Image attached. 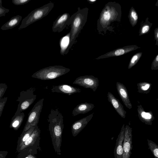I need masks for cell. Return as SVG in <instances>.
I'll return each mask as SVG.
<instances>
[{"mask_svg": "<svg viewBox=\"0 0 158 158\" xmlns=\"http://www.w3.org/2000/svg\"><path fill=\"white\" fill-rule=\"evenodd\" d=\"M8 154V151H0V158H6Z\"/></svg>", "mask_w": 158, "mask_h": 158, "instance_id": "32", "label": "cell"}, {"mask_svg": "<svg viewBox=\"0 0 158 158\" xmlns=\"http://www.w3.org/2000/svg\"><path fill=\"white\" fill-rule=\"evenodd\" d=\"M40 130L38 125L35 126L31 134L17 151L18 152L29 149H32L37 151L38 150L41 151V148L40 146Z\"/></svg>", "mask_w": 158, "mask_h": 158, "instance_id": "7", "label": "cell"}, {"mask_svg": "<svg viewBox=\"0 0 158 158\" xmlns=\"http://www.w3.org/2000/svg\"><path fill=\"white\" fill-rule=\"evenodd\" d=\"M137 85L138 92L141 94L149 93L152 88V84L146 82L138 83Z\"/></svg>", "mask_w": 158, "mask_h": 158, "instance_id": "21", "label": "cell"}, {"mask_svg": "<svg viewBox=\"0 0 158 158\" xmlns=\"http://www.w3.org/2000/svg\"><path fill=\"white\" fill-rule=\"evenodd\" d=\"M131 16L135 20H136L138 19V16L136 13L134 11H132L131 12Z\"/></svg>", "mask_w": 158, "mask_h": 158, "instance_id": "34", "label": "cell"}, {"mask_svg": "<svg viewBox=\"0 0 158 158\" xmlns=\"http://www.w3.org/2000/svg\"><path fill=\"white\" fill-rule=\"evenodd\" d=\"M94 113L75 122L71 126V131L73 137L76 136L86 126L92 118Z\"/></svg>", "mask_w": 158, "mask_h": 158, "instance_id": "12", "label": "cell"}, {"mask_svg": "<svg viewBox=\"0 0 158 158\" xmlns=\"http://www.w3.org/2000/svg\"><path fill=\"white\" fill-rule=\"evenodd\" d=\"M54 6L53 2H50L33 10L22 20L18 30L27 27L47 15L53 8Z\"/></svg>", "mask_w": 158, "mask_h": 158, "instance_id": "3", "label": "cell"}, {"mask_svg": "<svg viewBox=\"0 0 158 158\" xmlns=\"http://www.w3.org/2000/svg\"><path fill=\"white\" fill-rule=\"evenodd\" d=\"M47 119L48 130L52 139V145L56 153L61 154L62 136L64 128V119L59 109H52Z\"/></svg>", "mask_w": 158, "mask_h": 158, "instance_id": "1", "label": "cell"}, {"mask_svg": "<svg viewBox=\"0 0 158 158\" xmlns=\"http://www.w3.org/2000/svg\"><path fill=\"white\" fill-rule=\"evenodd\" d=\"M25 116L24 113L17 110L11 118L10 123V127L15 130H17L20 127Z\"/></svg>", "mask_w": 158, "mask_h": 158, "instance_id": "17", "label": "cell"}, {"mask_svg": "<svg viewBox=\"0 0 158 158\" xmlns=\"http://www.w3.org/2000/svg\"><path fill=\"white\" fill-rule=\"evenodd\" d=\"M70 16L67 12H65L59 15L54 22L52 30L54 32H60L67 26L69 25Z\"/></svg>", "mask_w": 158, "mask_h": 158, "instance_id": "10", "label": "cell"}, {"mask_svg": "<svg viewBox=\"0 0 158 158\" xmlns=\"http://www.w3.org/2000/svg\"><path fill=\"white\" fill-rule=\"evenodd\" d=\"M116 88L118 93L125 106L129 109L132 107L126 87L122 83L117 82Z\"/></svg>", "mask_w": 158, "mask_h": 158, "instance_id": "13", "label": "cell"}, {"mask_svg": "<svg viewBox=\"0 0 158 158\" xmlns=\"http://www.w3.org/2000/svg\"><path fill=\"white\" fill-rule=\"evenodd\" d=\"M73 84L85 88L91 89L95 92L99 86V80L93 75H85L77 77Z\"/></svg>", "mask_w": 158, "mask_h": 158, "instance_id": "8", "label": "cell"}, {"mask_svg": "<svg viewBox=\"0 0 158 158\" xmlns=\"http://www.w3.org/2000/svg\"><path fill=\"white\" fill-rule=\"evenodd\" d=\"M44 99L38 101L34 105L28 114V118L22 133H23L31 127L37 125L40 116L43 105Z\"/></svg>", "mask_w": 158, "mask_h": 158, "instance_id": "5", "label": "cell"}, {"mask_svg": "<svg viewBox=\"0 0 158 158\" xmlns=\"http://www.w3.org/2000/svg\"><path fill=\"white\" fill-rule=\"evenodd\" d=\"M141 53H137L132 57L129 63L128 67V69H130L136 64L141 56Z\"/></svg>", "mask_w": 158, "mask_h": 158, "instance_id": "24", "label": "cell"}, {"mask_svg": "<svg viewBox=\"0 0 158 158\" xmlns=\"http://www.w3.org/2000/svg\"><path fill=\"white\" fill-rule=\"evenodd\" d=\"M10 10L2 6V1L0 0V17L5 16L6 13H8Z\"/></svg>", "mask_w": 158, "mask_h": 158, "instance_id": "27", "label": "cell"}, {"mask_svg": "<svg viewBox=\"0 0 158 158\" xmlns=\"http://www.w3.org/2000/svg\"><path fill=\"white\" fill-rule=\"evenodd\" d=\"M132 137V129L129 125H126L125 127L122 158H130L133 147Z\"/></svg>", "mask_w": 158, "mask_h": 158, "instance_id": "9", "label": "cell"}, {"mask_svg": "<svg viewBox=\"0 0 158 158\" xmlns=\"http://www.w3.org/2000/svg\"><path fill=\"white\" fill-rule=\"evenodd\" d=\"M70 69L61 65H53L43 68L35 73L33 78L42 80L57 78L69 73Z\"/></svg>", "mask_w": 158, "mask_h": 158, "instance_id": "4", "label": "cell"}, {"mask_svg": "<svg viewBox=\"0 0 158 158\" xmlns=\"http://www.w3.org/2000/svg\"><path fill=\"white\" fill-rule=\"evenodd\" d=\"M7 98V97H5L0 100V117L2 114Z\"/></svg>", "mask_w": 158, "mask_h": 158, "instance_id": "26", "label": "cell"}, {"mask_svg": "<svg viewBox=\"0 0 158 158\" xmlns=\"http://www.w3.org/2000/svg\"><path fill=\"white\" fill-rule=\"evenodd\" d=\"M88 9L85 7L81 9L79 7L77 11L70 16L69 25H71L69 43L65 54H67L75 42L79 34L87 21Z\"/></svg>", "mask_w": 158, "mask_h": 158, "instance_id": "2", "label": "cell"}, {"mask_svg": "<svg viewBox=\"0 0 158 158\" xmlns=\"http://www.w3.org/2000/svg\"><path fill=\"white\" fill-rule=\"evenodd\" d=\"M126 50L123 49H120L116 50L114 54L116 56H119L124 54L126 52Z\"/></svg>", "mask_w": 158, "mask_h": 158, "instance_id": "29", "label": "cell"}, {"mask_svg": "<svg viewBox=\"0 0 158 158\" xmlns=\"http://www.w3.org/2000/svg\"><path fill=\"white\" fill-rule=\"evenodd\" d=\"M138 116L140 120L146 125H151L155 118L151 111L146 112L141 105L137 106Z\"/></svg>", "mask_w": 158, "mask_h": 158, "instance_id": "16", "label": "cell"}, {"mask_svg": "<svg viewBox=\"0 0 158 158\" xmlns=\"http://www.w3.org/2000/svg\"><path fill=\"white\" fill-rule=\"evenodd\" d=\"M158 55L156 56V59L153 62L152 64L151 69L152 70H157L158 69Z\"/></svg>", "mask_w": 158, "mask_h": 158, "instance_id": "30", "label": "cell"}, {"mask_svg": "<svg viewBox=\"0 0 158 158\" xmlns=\"http://www.w3.org/2000/svg\"><path fill=\"white\" fill-rule=\"evenodd\" d=\"M51 90L53 93H60L69 95L81 92V89L79 88L64 84L53 85Z\"/></svg>", "mask_w": 158, "mask_h": 158, "instance_id": "11", "label": "cell"}, {"mask_svg": "<svg viewBox=\"0 0 158 158\" xmlns=\"http://www.w3.org/2000/svg\"><path fill=\"white\" fill-rule=\"evenodd\" d=\"M149 29V27L148 25H145L143 27L142 29V31L143 33L147 32Z\"/></svg>", "mask_w": 158, "mask_h": 158, "instance_id": "33", "label": "cell"}, {"mask_svg": "<svg viewBox=\"0 0 158 158\" xmlns=\"http://www.w3.org/2000/svg\"><path fill=\"white\" fill-rule=\"evenodd\" d=\"M94 107L92 103L87 102L82 103L78 105L73 110L72 115L75 116L80 114H85L91 110Z\"/></svg>", "mask_w": 158, "mask_h": 158, "instance_id": "18", "label": "cell"}, {"mask_svg": "<svg viewBox=\"0 0 158 158\" xmlns=\"http://www.w3.org/2000/svg\"><path fill=\"white\" fill-rule=\"evenodd\" d=\"M22 18V16L19 15L12 17L1 27V29L6 30L14 28L19 24Z\"/></svg>", "mask_w": 158, "mask_h": 158, "instance_id": "19", "label": "cell"}, {"mask_svg": "<svg viewBox=\"0 0 158 158\" xmlns=\"http://www.w3.org/2000/svg\"><path fill=\"white\" fill-rule=\"evenodd\" d=\"M125 125L123 124L116 140L114 149V158H122L123 153V143L124 137Z\"/></svg>", "mask_w": 158, "mask_h": 158, "instance_id": "14", "label": "cell"}, {"mask_svg": "<svg viewBox=\"0 0 158 158\" xmlns=\"http://www.w3.org/2000/svg\"><path fill=\"white\" fill-rule=\"evenodd\" d=\"M37 153V151L32 149L25 150L18 153L16 158H37L35 155Z\"/></svg>", "mask_w": 158, "mask_h": 158, "instance_id": "22", "label": "cell"}, {"mask_svg": "<svg viewBox=\"0 0 158 158\" xmlns=\"http://www.w3.org/2000/svg\"><path fill=\"white\" fill-rule=\"evenodd\" d=\"M31 0H12V2L15 5H23L28 3Z\"/></svg>", "mask_w": 158, "mask_h": 158, "instance_id": "28", "label": "cell"}, {"mask_svg": "<svg viewBox=\"0 0 158 158\" xmlns=\"http://www.w3.org/2000/svg\"><path fill=\"white\" fill-rule=\"evenodd\" d=\"M35 89L31 87L21 91L16 101L19 102L17 110L22 112L28 109L33 103L36 98V95L34 94Z\"/></svg>", "mask_w": 158, "mask_h": 158, "instance_id": "6", "label": "cell"}, {"mask_svg": "<svg viewBox=\"0 0 158 158\" xmlns=\"http://www.w3.org/2000/svg\"><path fill=\"white\" fill-rule=\"evenodd\" d=\"M89 1L90 2H95L96 1L95 0H89Z\"/></svg>", "mask_w": 158, "mask_h": 158, "instance_id": "35", "label": "cell"}, {"mask_svg": "<svg viewBox=\"0 0 158 158\" xmlns=\"http://www.w3.org/2000/svg\"><path fill=\"white\" fill-rule=\"evenodd\" d=\"M107 97L108 101L111 103L118 114L122 118H125L127 112L124 110L123 105L119 100L110 92L108 93Z\"/></svg>", "mask_w": 158, "mask_h": 158, "instance_id": "15", "label": "cell"}, {"mask_svg": "<svg viewBox=\"0 0 158 158\" xmlns=\"http://www.w3.org/2000/svg\"><path fill=\"white\" fill-rule=\"evenodd\" d=\"M104 19L108 21L110 18V14L109 12H105L103 15Z\"/></svg>", "mask_w": 158, "mask_h": 158, "instance_id": "31", "label": "cell"}, {"mask_svg": "<svg viewBox=\"0 0 158 158\" xmlns=\"http://www.w3.org/2000/svg\"><path fill=\"white\" fill-rule=\"evenodd\" d=\"M148 149L150 150L155 158H158V146L153 141L147 139Z\"/></svg>", "mask_w": 158, "mask_h": 158, "instance_id": "23", "label": "cell"}, {"mask_svg": "<svg viewBox=\"0 0 158 158\" xmlns=\"http://www.w3.org/2000/svg\"><path fill=\"white\" fill-rule=\"evenodd\" d=\"M35 127H31L25 132L22 133L20 137L19 138L17 142V151H18L23 143L31 134L35 128Z\"/></svg>", "mask_w": 158, "mask_h": 158, "instance_id": "20", "label": "cell"}, {"mask_svg": "<svg viewBox=\"0 0 158 158\" xmlns=\"http://www.w3.org/2000/svg\"><path fill=\"white\" fill-rule=\"evenodd\" d=\"M7 88V85L5 83H0V100L5 93Z\"/></svg>", "mask_w": 158, "mask_h": 158, "instance_id": "25", "label": "cell"}]
</instances>
